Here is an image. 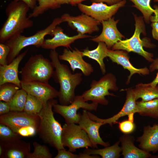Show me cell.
Segmentation results:
<instances>
[{"mask_svg":"<svg viewBox=\"0 0 158 158\" xmlns=\"http://www.w3.org/2000/svg\"><path fill=\"white\" fill-rule=\"evenodd\" d=\"M59 56L55 49L51 50L49 57L55 70L52 77L59 85L58 97L60 104L68 105L74 99L75 90L82 81V74H73L67 66L60 62Z\"/></svg>","mask_w":158,"mask_h":158,"instance_id":"cell-1","label":"cell"},{"mask_svg":"<svg viewBox=\"0 0 158 158\" xmlns=\"http://www.w3.org/2000/svg\"><path fill=\"white\" fill-rule=\"evenodd\" d=\"M30 8L22 1H11L6 9L7 18L0 30V42L4 43L14 35L31 27L33 21L27 13Z\"/></svg>","mask_w":158,"mask_h":158,"instance_id":"cell-2","label":"cell"},{"mask_svg":"<svg viewBox=\"0 0 158 158\" xmlns=\"http://www.w3.org/2000/svg\"><path fill=\"white\" fill-rule=\"evenodd\" d=\"M57 103L54 99L49 100L38 115L40 118L37 131L40 138L45 144H49L57 150L65 149L61 141L63 127L54 116L52 108Z\"/></svg>","mask_w":158,"mask_h":158,"instance_id":"cell-3","label":"cell"},{"mask_svg":"<svg viewBox=\"0 0 158 158\" xmlns=\"http://www.w3.org/2000/svg\"><path fill=\"white\" fill-rule=\"evenodd\" d=\"M63 22L61 18H55L52 23L44 29L37 31L31 36L26 37L21 34L16 35L4 43L9 47L10 51L7 58L8 64L11 62L24 48L33 45L37 48L41 47L47 35L51 36L52 31L58 25Z\"/></svg>","mask_w":158,"mask_h":158,"instance_id":"cell-4","label":"cell"},{"mask_svg":"<svg viewBox=\"0 0 158 158\" xmlns=\"http://www.w3.org/2000/svg\"><path fill=\"white\" fill-rule=\"evenodd\" d=\"M54 69L51 61L42 54L32 56L20 72L21 81L48 83L53 76Z\"/></svg>","mask_w":158,"mask_h":158,"instance_id":"cell-5","label":"cell"},{"mask_svg":"<svg viewBox=\"0 0 158 158\" xmlns=\"http://www.w3.org/2000/svg\"><path fill=\"white\" fill-rule=\"evenodd\" d=\"M117 79L115 75L109 73L105 75L98 80H93L90 85V88L83 92L82 95L85 100L107 105L109 103L106 99L107 96H116L109 90L117 91Z\"/></svg>","mask_w":158,"mask_h":158,"instance_id":"cell-6","label":"cell"},{"mask_svg":"<svg viewBox=\"0 0 158 158\" xmlns=\"http://www.w3.org/2000/svg\"><path fill=\"white\" fill-rule=\"evenodd\" d=\"M134 16L135 29L133 35L129 39L119 41L112 47L111 50H121L128 52H133L142 56L149 62H152L154 60L153 54L144 50V43L140 38L141 33L144 35H146L143 17H138L136 15Z\"/></svg>","mask_w":158,"mask_h":158,"instance_id":"cell-7","label":"cell"},{"mask_svg":"<svg viewBox=\"0 0 158 158\" xmlns=\"http://www.w3.org/2000/svg\"><path fill=\"white\" fill-rule=\"evenodd\" d=\"M61 141L63 146L67 147L72 152L77 149L92 148L91 142L86 132L76 123H66L63 126Z\"/></svg>","mask_w":158,"mask_h":158,"instance_id":"cell-8","label":"cell"},{"mask_svg":"<svg viewBox=\"0 0 158 158\" xmlns=\"http://www.w3.org/2000/svg\"><path fill=\"white\" fill-rule=\"evenodd\" d=\"M98 104L92 102L89 103L85 101L81 95L75 96L73 101L70 104L62 105L56 103L53 106L54 111L61 116L66 123L78 124L80 114L77 111L80 108L88 111H96Z\"/></svg>","mask_w":158,"mask_h":158,"instance_id":"cell-9","label":"cell"},{"mask_svg":"<svg viewBox=\"0 0 158 158\" xmlns=\"http://www.w3.org/2000/svg\"><path fill=\"white\" fill-rule=\"evenodd\" d=\"M40 122L38 115H29L23 111H10L0 116V123L8 126L17 133L20 129L27 126L33 127L37 130Z\"/></svg>","mask_w":158,"mask_h":158,"instance_id":"cell-10","label":"cell"},{"mask_svg":"<svg viewBox=\"0 0 158 158\" xmlns=\"http://www.w3.org/2000/svg\"><path fill=\"white\" fill-rule=\"evenodd\" d=\"M126 2L125 0H123L111 5H108L103 3H93L90 5L80 3L78 6L81 12L101 23L112 17L119 8L124 6Z\"/></svg>","mask_w":158,"mask_h":158,"instance_id":"cell-11","label":"cell"},{"mask_svg":"<svg viewBox=\"0 0 158 158\" xmlns=\"http://www.w3.org/2000/svg\"><path fill=\"white\" fill-rule=\"evenodd\" d=\"M61 18L63 22H67L68 25L73 29L76 30L78 33L90 34L99 30L98 26L101 23L84 13L73 16L65 13L61 16Z\"/></svg>","mask_w":158,"mask_h":158,"instance_id":"cell-12","label":"cell"},{"mask_svg":"<svg viewBox=\"0 0 158 158\" xmlns=\"http://www.w3.org/2000/svg\"><path fill=\"white\" fill-rule=\"evenodd\" d=\"M126 91V100L121 110L116 114L107 119L99 118L94 114L88 111V115L92 120L100 122L104 124H108L112 127L113 124L117 123L120 118L126 115L129 116L133 115L134 114L139 112L135 96L133 89L129 88L125 90Z\"/></svg>","mask_w":158,"mask_h":158,"instance_id":"cell-13","label":"cell"},{"mask_svg":"<svg viewBox=\"0 0 158 158\" xmlns=\"http://www.w3.org/2000/svg\"><path fill=\"white\" fill-rule=\"evenodd\" d=\"M21 88L38 99L44 105L49 100L58 97L59 92L48 83L21 81Z\"/></svg>","mask_w":158,"mask_h":158,"instance_id":"cell-14","label":"cell"},{"mask_svg":"<svg viewBox=\"0 0 158 158\" xmlns=\"http://www.w3.org/2000/svg\"><path fill=\"white\" fill-rule=\"evenodd\" d=\"M78 124L87 133L92 144V148H97L98 145L105 147L109 146V142H105L102 140L99 132L100 127L104 124L102 122L91 119L87 110L83 109V111Z\"/></svg>","mask_w":158,"mask_h":158,"instance_id":"cell-15","label":"cell"},{"mask_svg":"<svg viewBox=\"0 0 158 158\" xmlns=\"http://www.w3.org/2000/svg\"><path fill=\"white\" fill-rule=\"evenodd\" d=\"M119 20H115L114 17L102 21V30L100 34L97 37L90 39L91 41L99 43H104L107 48L110 49L117 42L125 38L118 30L117 24Z\"/></svg>","mask_w":158,"mask_h":158,"instance_id":"cell-16","label":"cell"},{"mask_svg":"<svg viewBox=\"0 0 158 158\" xmlns=\"http://www.w3.org/2000/svg\"><path fill=\"white\" fill-rule=\"evenodd\" d=\"M82 51L75 48L72 51L68 48H65L61 54L59 56L60 60L67 61L70 64L73 72L77 69L81 71L86 76H90L94 71L92 65L85 61L83 59Z\"/></svg>","mask_w":158,"mask_h":158,"instance_id":"cell-17","label":"cell"},{"mask_svg":"<svg viewBox=\"0 0 158 158\" xmlns=\"http://www.w3.org/2000/svg\"><path fill=\"white\" fill-rule=\"evenodd\" d=\"M51 39H45L41 47L45 49L54 50L59 47L71 48V44L78 39L91 37L90 36L78 33L77 35L69 36L63 32L61 27L57 26L52 31Z\"/></svg>","mask_w":158,"mask_h":158,"instance_id":"cell-18","label":"cell"},{"mask_svg":"<svg viewBox=\"0 0 158 158\" xmlns=\"http://www.w3.org/2000/svg\"><path fill=\"white\" fill-rule=\"evenodd\" d=\"M18 139L8 142H0L2 148L1 158H28L31 153L29 142Z\"/></svg>","mask_w":158,"mask_h":158,"instance_id":"cell-19","label":"cell"},{"mask_svg":"<svg viewBox=\"0 0 158 158\" xmlns=\"http://www.w3.org/2000/svg\"><path fill=\"white\" fill-rule=\"evenodd\" d=\"M28 50L20 54L10 63L0 65V85L6 83L15 84L21 88V81L18 78V67Z\"/></svg>","mask_w":158,"mask_h":158,"instance_id":"cell-20","label":"cell"},{"mask_svg":"<svg viewBox=\"0 0 158 158\" xmlns=\"http://www.w3.org/2000/svg\"><path fill=\"white\" fill-rule=\"evenodd\" d=\"M107 55L112 62L121 66L124 69L129 71L130 74L128 76L127 84H129L132 76L135 73L145 75L150 73L149 69L146 67L138 68L134 67L129 61L128 52L125 51L108 49Z\"/></svg>","mask_w":158,"mask_h":158,"instance_id":"cell-21","label":"cell"},{"mask_svg":"<svg viewBox=\"0 0 158 158\" xmlns=\"http://www.w3.org/2000/svg\"><path fill=\"white\" fill-rule=\"evenodd\" d=\"M139 146L141 150L148 152L156 153L158 151V125L145 126L143 133L137 138Z\"/></svg>","mask_w":158,"mask_h":158,"instance_id":"cell-22","label":"cell"},{"mask_svg":"<svg viewBox=\"0 0 158 158\" xmlns=\"http://www.w3.org/2000/svg\"><path fill=\"white\" fill-rule=\"evenodd\" d=\"M121 144L122 155L124 158H147L152 156L150 153L136 147L133 136L124 134L119 138Z\"/></svg>","mask_w":158,"mask_h":158,"instance_id":"cell-23","label":"cell"},{"mask_svg":"<svg viewBox=\"0 0 158 158\" xmlns=\"http://www.w3.org/2000/svg\"><path fill=\"white\" fill-rule=\"evenodd\" d=\"M105 44L102 42L98 43L97 47L92 50H90L88 47L84 49L83 51V56L96 61L99 64L101 72L104 75L106 72L104 59L107 57L108 49Z\"/></svg>","mask_w":158,"mask_h":158,"instance_id":"cell-24","label":"cell"},{"mask_svg":"<svg viewBox=\"0 0 158 158\" xmlns=\"http://www.w3.org/2000/svg\"><path fill=\"white\" fill-rule=\"evenodd\" d=\"M136 100L139 98L146 102L158 98V85L153 86L149 83H139L133 89Z\"/></svg>","mask_w":158,"mask_h":158,"instance_id":"cell-25","label":"cell"},{"mask_svg":"<svg viewBox=\"0 0 158 158\" xmlns=\"http://www.w3.org/2000/svg\"><path fill=\"white\" fill-rule=\"evenodd\" d=\"M120 143L118 140L112 146L101 149L86 148L83 153L89 155H99L102 158H118L120 157L122 151L121 147L119 145Z\"/></svg>","mask_w":158,"mask_h":158,"instance_id":"cell-26","label":"cell"},{"mask_svg":"<svg viewBox=\"0 0 158 158\" xmlns=\"http://www.w3.org/2000/svg\"><path fill=\"white\" fill-rule=\"evenodd\" d=\"M136 103L140 115L158 118V98L146 102L141 100Z\"/></svg>","mask_w":158,"mask_h":158,"instance_id":"cell-27","label":"cell"},{"mask_svg":"<svg viewBox=\"0 0 158 158\" xmlns=\"http://www.w3.org/2000/svg\"><path fill=\"white\" fill-rule=\"evenodd\" d=\"M28 93L23 88L18 90L11 99L7 102L10 111H23L26 102Z\"/></svg>","mask_w":158,"mask_h":158,"instance_id":"cell-28","label":"cell"},{"mask_svg":"<svg viewBox=\"0 0 158 158\" xmlns=\"http://www.w3.org/2000/svg\"><path fill=\"white\" fill-rule=\"evenodd\" d=\"M43 107L42 103L38 99L28 93L23 111L29 115H38Z\"/></svg>","mask_w":158,"mask_h":158,"instance_id":"cell-29","label":"cell"},{"mask_svg":"<svg viewBox=\"0 0 158 158\" xmlns=\"http://www.w3.org/2000/svg\"><path fill=\"white\" fill-rule=\"evenodd\" d=\"M38 6H36L33 10L32 12L30 13L28 17L30 18H35L49 9H55L61 7L54 0H37Z\"/></svg>","mask_w":158,"mask_h":158,"instance_id":"cell-30","label":"cell"},{"mask_svg":"<svg viewBox=\"0 0 158 158\" xmlns=\"http://www.w3.org/2000/svg\"><path fill=\"white\" fill-rule=\"evenodd\" d=\"M129 0L134 4L133 6L136 7L142 13L146 23H149L150 17L154 12V9L150 6L151 0Z\"/></svg>","mask_w":158,"mask_h":158,"instance_id":"cell-31","label":"cell"},{"mask_svg":"<svg viewBox=\"0 0 158 158\" xmlns=\"http://www.w3.org/2000/svg\"><path fill=\"white\" fill-rule=\"evenodd\" d=\"M20 89L16 85L10 83H6L0 85V101L8 102Z\"/></svg>","mask_w":158,"mask_h":158,"instance_id":"cell-32","label":"cell"},{"mask_svg":"<svg viewBox=\"0 0 158 158\" xmlns=\"http://www.w3.org/2000/svg\"><path fill=\"white\" fill-rule=\"evenodd\" d=\"M34 151L30 153L28 158H51L52 154L50 152L47 147L40 144L37 142H33Z\"/></svg>","mask_w":158,"mask_h":158,"instance_id":"cell-33","label":"cell"},{"mask_svg":"<svg viewBox=\"0 0 158 158\" xmlns=\"http://www.w3.org/2000/svg\"><path fill=\"white\" fill-rule=\"evenodd\" d=\"M21 136L13 132L9 127L4 124H0V142H8L20 139Z\"/></svg>","mask_w":158,"mask_h":158,"instance_id":"cell-34","label":"cell"},{"mask_svg":"<svg viewBox=\"0 0 158 158\" xmlns=\"http://www.w3.org/2000/svg\"><path fill=\"white\" fill-rule=\"evenodd\" d=\"M120 130L124 134H129L133 132L135 128L133 121L129 120H124L118 123Z\"/></svg>","mask_w":158,"mask_h":158,"instance_id":"cell-35","label":"cell"},{"mask_svg":"<svg viewBox=\"0 0 158 158\" xmlns=\"http://www.w3.org/2000/svg\"><path fill=\"white\" fill-rule=\"evenodd\" d=\"M9 47L4 43H0V65L7 64V58L10 52Z\"/></svg>","mask_w":158,"mask_h":158,"instance_id":"cell-36","label":"cell"},{"mask_svg":"<svg viewBox=\"0 0 158 158\" xmlns=\"http://www.w3.org/2000/svg\"><path fill=\"white\" fill-rule=\"evenodd\" d=\"M37 129L32 126H27L20 129L18 134L21 136L29 137L34 136L37 133Z\"/></svg>","mask_w":158,"mask_h":158,"instance_id":"cell-37","label":"cell"},{"mask_svg":"<svg viewBox=\"0 0 158 158\" xmlns=\"http://www.w3.org/2000/svg\"><path fill=\"white\" fill-rule=\"evenodd\" d=\"M58 152L55 158H81L80 153L77 154H73L69 151H66L65 149L58 150Z\"/></svg>","mask_w":158,"mask_h":158,"instance_id":"cell-38","label":"cell"},{"mask_svg":"<svg viewBox=\"0 0 158 158\" xmlns=\"http://www.w3.org/2000/svg\"><path fill=\"white\" fill-rule=\"evenodd\" d=\"M149 70L151 72H152L156 70H158L157 75L154 79L149 84L153 86H156L158 84V58L154 59L149 66Z\"/></svg>","mask_w":158,"mask_h":158,"instance_id":"cell-39","label":"cell"},{"mask_svg":"<svg viewBox=\"0 0 158 158\" xmlns=\"http://www.w3.org/2000/svg\"><path fill=\"white\" fill-rule=\"evenodd\" d=\"M10 111L9 106L7 102L0 101V115L7 113Z\"/></svg>","mask_w":158,"mask_h":158,"instance_id":"cell-40","label":"cell"},{"mask_svg":"<svg viewBox=\"0 0 158 158\" xmlns=\"http://www.w3.org/2000/svg\"><path fill=\"white\" fill-rule=\"evenodd\" d=\"M152 28V35L153 38L158 41V22H153L151 24Z\"/></svg>","mask_w":158,"mask_h":158,"instance_id":"cell-41","label":"cell"},{"mask_svg":"<svg viewBox=\"0 0 158 158\" xmlns=\"http://www.w3.org/2000/svg\"><path fill=\"white\" fill-rule=\"evenodd\" d=\"M91 1L92 3L105 2L109 5H111L119 2L121 0H91Z\"/></svg>","mask_w":158,"mask_h":158,"instance_id":"cell-42","label":"cell"},{"mask_svg":"<svg viewBox=\"0 0 158 158\" xmlns=\"http://www.w3.org/2000/svg\"><path fill=\"white\" fill-rule=\"evenodd\" d=\"M16 1H22L26 4L30 8L33 10L36 6L37 0H15Z\"/></svg>","mask_w":158,"mask_h":158,"instance_id":"cell-43","label":"cell"},{"mask_svg":"<svg viewBox=\"0 0 158 158\" xmlns=\"http://www.w3.org/2000/svg\"><path fill=\"white\" fill-rule=\"evenodd\" d=\"M154 16H151L150 18V21L152 22H158V6L154 5Z\"/></svg>","mask_w":158,"mask_h":158,"instance_id":"cell-44","label":"cell"},{"mask_svg":"<svg viewBox=\"0 0 158 158\" xmlns=\"http://www.w3.org/2000/svg\"><path fill=\"white\" fill-rule=\"evenodd\" d=\"M59 5L70 4L71 0H54Z\"/></svg>","mask_w":158,"mask_h":158,"instance_id":"cell-45","label":"cell"},{"mask_svg":"<svg viewBox=\"0 0 158 158\" xmlns=\"http://www.w3.org/2000/svg\"><path fill=\"white\" fill-rule=\"evenodd\" d=\"M85 0H71L70 4L73 6H74Z\"/></svg>","mask_w":158,"mask_h":158,"instance_id":"cell-46","label":"cell"},{"mask_svg":"<svg viewBox=\"0 0 158 158\" xmlns=\"http://www.w3.org/2000/svg\"><path fill=\"white\" fill-rule=\"evenodd\" d=\"M154 2H158V0H154Z\"/></svg>","mask_w":158,"mask_h":158,"instance_id":"cell-47","label":"cell"},{"mask_svg":"<svg viewBox=\"0 0 158 158\" xmlns=\"http://www.w3.org/2000/svg\"><path fill=\"white\" fill-rule=\"evenodd\" d=\"M157 124L158 125V124Z\"/></svg>","mask_w":158,"mask_h":158,"instance_id":"cell-48","label":"cell"}]
</instances>
